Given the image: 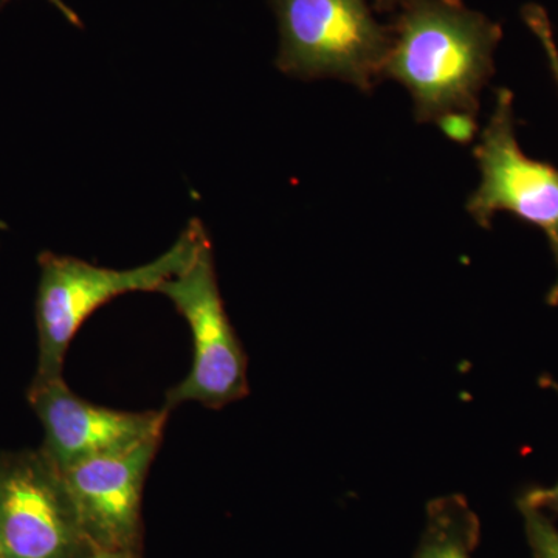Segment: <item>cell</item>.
I'll list each match as a JSON object with an SVG mask.
<instances>
[{"instance_id": "obj_1", "label": "cell", "mask_w": 558, "mask_h": 558, "mask_svg": "<svg viewBox=\"0 0 558 558\" xmlns=\"http://www.w3.org/2000/svg\"><path fill=\"white\" fill-rule=\"evenodd\" d=\"M501 38L497 22L462 0H407L391 27L384 76L410 92L417 121L468 143Z\"/></svg>"}, {"instance_id": "obj_2", "label": "cell", "mask_w": 558, "mask_h": 558, "mask_svg": "<svg viewBox=\"0 0 558 558\" xmlns=\"http://www.w3.org/2000/svg\"><path fill=\"white\" fill-rule=\"evenodd\" d=\"M207 240V230L201 220H191L160 258L124 270L95 266L73 256L43 253L36 296L39 336L36 380L62 377L70 343L94 312L126 293L159 292L168 279L189 266Z\"/></svg>"}, {"instance_id": "obj_3", "label": "cell", "mask_w": 558, "mask_h": 558, "mask_svg": "<svg viewBox=\"0 0 558 558\" xmlns=\"http://www.w3.org/2000/svg\"><path fill=\"white\" fill-rule=\"evenodd\" d=\"M277 14V68L301 80L337 78L373 89L384 78L391 27L371 0H270Z\"/></svg>"}, {"instance_id": "obj_4", "label": "cell", "mask_w": 558, "mask_h": 558, "mask_svg": "<svg viewBox=\"0 0 558 558\" xmlns=\"http://www.w3.org/2000/svg\"><path fill=\"white\" fill-rule=\"evenodd\" d=\"M159 292L189 323L193 339L189 376L167 392L163 409L197 402L205 409L222 410L247 398L248 360L220 295L209 238Z\"/></svg>"}, {"instance_id": "obj_5", "label": "cell", "mask_w": 558, "mask_h": 558, "mask_svg": "<svg viewBox=\"0 0 558 558\" xmlns=\"http://www.w3.org/2000/svg\"><path fill=\"white\" fill-rule=\"evenodd\" d=\"M495 95L494 112L473 149L481 182L465 208L483 229L490 227L497 213L506 211L546 234L557 266L548 303L558 306V168L531 159L521 150L513 94L501 87Z\"/></svg>"}, {"instance_id": "obj_6", "label": "cell", "mask_w": 558, "mask_h": 558, "mask_svg": "<svg viewBox=\"0 0 558 558\" xmlns=\"http://www.w3.org/2000/svg\"><path fill=\"white\" fill-rule=\"evenodd\" d=\"M94 550L49 459L0 461V558H86Z\"/></svg>"}, {"instance_id": "obj_7", "label": "cell", "mask_w": 558, "mask_h": 558, "mask_svg": "<svg viewBox=\"0 0 558 558\" xmlns=\"http://www.w3.org/2000/svg\"><path fill=\"white\" fill-rule=\"evenodd\" d=\"M161 438L163 435L154 436L131 449L60 470L81 527L95 550L137 553L143 488Z\"/></svg>"}, {"instance_id": "obj_8", "label": "cell", "mask_w": 558, "mask_h": 558, "mask_svg": "<svg viewBox=\"0 0 558 558\" xmlns=\"http://www.w3.org/2000/svg\"><path fill=\"white\" fill-rule=\"evenodd\" d=\"M31 402L46 432L40 453L58 470L163 435L171 413L167 409L135 413L95 405L70 391L62 377L35 380Z\"/></svg>"}, {"instance_id": "obj_9", "label": "cell", "mask_w": 558, "mask_h": 558, "mask_svg": "<svg viewBox=\"0 0 558 558\" xmlns=\"http://www.w3.org/2000/svg\"><path fill=\"white\" fill-rule=\"evenodd\" d=\"M481 523L462 495L432 499L414 558H472Z\"/></svg>"}, {"instance_id": "obj_10", "label": "cell", "mask_w": 558, "mask_h": 558, "mask_svg": "<svg viewBox=\"0 0 558 558\" xmlns=\"http://www.w3.org/2000/svg\"><path fill=\"white\" fill-rule=\"evenodd\" d=\"M534 558H558V529L543 510L519 506Z\"/></svg>"}, {"instance_id": "obj_11", "label": "cell", "mask_w": 558, "mask_h": 558, "mask_svg": "<svg viewBox=\"0 0 558 558\" xmlns=\"http://www.w3.org/2000/svg\"><path fill=\"white\" fill-rule=\"evenodd\" d=\"M521 16L526 22L529 31L534 33L539 44H542L550 72H553L558 87V47L556 38H554L553 25H550L548 13L537 3H527L521 10Z\"/></svg>"}, {"instance_id": "obj_12", "label": "cell", "mask_w": 558, "mask_h": 558, "mask_svg": "<svg viewBox=\"0 0 558 558\" xmlns=\"http://www.w3.org/2000/svg\"><path fill=\"white\" fill-rule=\"evenodd\" d=\"M543 387L554 389L558 395V381L550 379V377H543ZM519 506H526V508L538 510H550V512L558 515V483L553 487H535L527 490L519 499Z\"/></svg>"}, {"instance_id": "obj_13", "label": "cell", "mask_w": 558, "mask_h": 558, "mask_svg": "<svg viewBox=\"0 0 558 558\" xmlns=\"http://www.w3.org/2000/svg\"><path fill=\"white\" fill-rule=\"evenodd\" d=\"M7 2H10V0H0V9H2ZM49 2L54 7V9L60 11L62 16L68 20L69 24L75 25V27L80 28L83 27V22H81L78 14L75 13V10L70 9L64 0H49Z\"/></svg>"}, {"instance_id": "obj_14", "label": "cell", "mask_w": 558, "mask_h": 558, "mask_svg": "<svg viewBox=\"0 0 558 558\" xmlns=\"http://www.w3.org/2000/svg\"><path fill=\"white\" fill-rule=\"evenodd\" d=\"M86 558H138L137 553H120V550H94Z\"/></svg>"}, {"instance_id": "obj_15", "label": "cell", "mask_w": 558, "mask_h": 558, "mask_svg": "<svg viewBox=\"0 0 558 558\" xmlns=\"http://www.w3.org/2000/svg\"><path fill=\"white\" fill-rule=\"evenodd\" d=\"M407 0H371L377 11H399Z\"/></svg>"}]
</instances>
